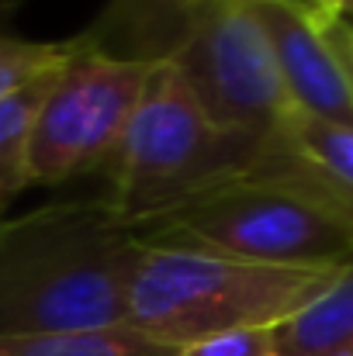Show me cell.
I'll use <instances>...</instances> for the list:
<instances>
[{
  "mask_svg": "<svg viewBox=\"0 0 353 356\" xmlns=\"http://www.w3.org/2000/svg\"><path fill=\"white\" fill-rule=\"evenodd\" d=\"M142 238L104 197L52 201L0 225V339L118 329Z\"/></svg>",
  "mask_w": 353,
  "mask_h": 356,
  "instance_id": "1",
  "label": "cell"
},
{
  "mask_svg": "<svg viewBox=\"0 0 353 356\" xmlns=\"http://www.w3.org/2000/svg\"><path fill=\"white\" fill-rule=\"evenodd\" d=\"M80 35L115 56L170 63L219 124L267 149L281 145L298 118L263 28L242 0H111Z\"/></svg>",
  "mask_w": 353,
  "mask_h": 356,
  "instance_id": "2",
  "label": "cell"
},
{
  "mask_svg": "<svg viewBox=\"0 0 353 356\" xmlns=\"http://www.w3.org/2000/svg\"><path fill=\"white\" fill-rule=\"evenodd\" d=\"M347 266H267L184 245L142 242L125 325L163 346L239 329H277L308 308Z\"/></svg>",
  "mask_w": 353,
  "mask_h": 356,
  "instance_id": "3",
  "label": "cell"
},
{
  "mask_svg": "<svg viewBox=\"0 0 353 356\" xmlns=\"http://www.w3.org/2000/svg\"><path fill=\"white\" fill-rule=\"evenodd\" d=\"M270 149L212 118L191 83L156 63L146 97L104 170V201L142 229L260 170Z\"/></svg>",
  "mask_w": 353,
  "mask_h": 356,
  "instance_id": "4",
  "label": "cell"
},
{
  "mask_svg": "<svg viewBox=\"0 0 353 356\" xmlns=\"http://www.w3.org/2000/svg\"><path fill=\"white\" fill-rule=\"evenodd\" d=\"M135 236L267 266H353V222L281 149H270L256 173L135 229Z\"/></svg>",
  "mask_w": 353,
  "mask_h": 356,
  "instance_id": "5",
  "label": "cell"
},
{
  "mask_svg": "<svg viewBox=\"0 0 353 356\" xmlns=\"http://www.w3.org/2000/svg\"><path fill=\"white\" fill-rule=\"evenodd\" d=\"M156 63L115 56L84 35L49 80L28 145L31 187H63L104 173L139 111Z\"/></svg>",
  "mask_w": 353,
  "mask_h": 356,
  "instance_id": "6",
  "label": "cell"
},
{
  "mask_svg": "<svg viewBox=\"0 0 353 356\" xmlns=\"http://www.w3.org/2000/svg\"><path fill=\"white\" fill-rule=\"evenodd\" d=\"M274 52L298 115L353 128V80L322 21L305 0H242Z\"/></svg>",
  "mask_w": 353,
  "mask_h": 356,
  "instance_id": "7",
  "label": "cell"
},
{
  "mask_svg": "<svg viewBox=\"0 0 353 356\" xmlns=\"http://www.w3.org/2000/svg\"><path fill=\"white\" fill-rule=\"evenodd\" d=\"M274 149H281L319 187V194L353 222V128L298 115L284 142Z\"/></svg>",
  "mask_w": 353,
  "mask_h": 356,
  "instance_id": "8",
  "label": "cell"
},
{
  "mask_svg": "<svg viewBox=\"0 0 353 356\" xmlns=\"http://www.w3.org/2000/svg\"><path fill=\"white\" fill-rule=\"evenodd\" d=\"M277 356H353V266L326 294L274 329Z\"/></svg>",
  "mask_w": 353,
  "mask_h": 356,
  "instance_id": "9",
  "label": "cell"
},
{
  "mask_svg": "<svg viewBox=\"0 0 353 356\" xmlns=\"http://www.w3.org/2000/svg\"><path fill=\"white\" fill-rule=\"evenodd\" d=\"M0 356H177V350L142 336L132 325H118L97 332L0 339Z\"/></svg>",
  "mask_w": 353,
  "mask_h": 356,
  "instance_id": "10",
  "label": "cell"
},
{
  "mask_svg": "<svg viewBox=\"0 0 353 356\" xmlns=\"http://www.w3.org/2000/svg\"><path fill=\"white\" fill-rule=\"evenodd\" d=\"M56 76V73H52ZM38 80L14 97L0 101V215H7V204L31 187L28 180V145H31V128L42 104V94L49 80Z\"/></svg>",
  "mask_w": 353,
  "mask_h": 356,
  "instance_id": "11",
  "label": "cell"
},
{
  "mask_svg": "<svg viewBox=\"0 0 353 356\" xmlns=\"http://www.w3.org/2000/svg\"><path fill=\"white\" fill-rule=\"evenodd\" d=\"M66 56H70V38L66 42H31L17 35H0V101L52 76L66 63Z\"/></svg>",
  "mask_w": 353,
  "mask_h": 356,
  "instance_id": "12",
  "label": "cell"
},
{
  "mask_svg": "<svg viewBox=\"0 0 353 356\" xmlns=\"http://www.w3.org/2000/svg\"><path fill=\"white\" fill-rule=\"evenodd\" d=\"M177 356H277L274 329H239L180 346Z\"/></svg>",
  "mask_w": 353,
  "mask_h": 356,
  "instance_id": "13",
  "label": "cell"
},
{
  "mask_svg": "<svg viewBox=\"0 0 353 356\" xmlns=\"http://www.w3.org/2000/svg\"><path fill=\"white\" fill-rule=\"evenodd\" d=\"M308 7L315 14H322V17H329V21H336V24L353 31V0H308Z\"/></svg>",
  "mask_w": 353,
  "mask_h": 356,
  "instance_id": "14",
  "label": "cell"
},
{
  "mask_svg": "<svg viewBox=\"0 0 353 356\" xmlns=\"http://www.w3.org/2000/svg\"><path fill=\"white\" fill-rule=\"evenodd\" d=\"M322 21H326V28H329V35H333V42H336V49H340V56H343V63H347V73H350V80H353V52H350V45H347L343 24H336V21H329V17H322Z\"/></svg>",
  "mask_w": 353,
  "mask_h": 356,
  "instance_id": "15",
  "label": "cell"
},
{
  "mask_svg": "<svg viewBox=\"0 0 353 356\" xmlns=\"http://www.w3.org/2000/svg\"><path fill=\"white\" fill-rule=\"evenodd\" d=\"M21 3H24V0H0V17H3V14H14Z\"/></svg>",
  "mask_w": 353,
  "mask_h": 356,
  "instance_id": "16",
  "label": "cell"
},
{
  "mask_svg": "<svg viewBox=\"0 0 353 356\" xmlns=\"http://www.w3.org/2000/svg\"><path fill=\"white\" fill-rule=\"evenodd\" d=\"M343 35H347V45H350V52H353V31L350 28H343Z\"/></svg>",
  "mask_w": 353,
  "mask_h": 356,
  "instance_id": "17",
  "label": "cell"
},
{
  "mask_svg": "<svg viewBox=\"0 0 353 356\" xmlns=\"http://www.w3.org/2000/svg\"><path fill=\"white\" fill-rule=\"evenodd\" d=\"M3 218H7V215H0V225H3Z\"/></svg>",
  "mask_w": 353,
  "mask_h": 356,
  "instance_id": "18",
  "label": "cell"
},
{
  "mask_svg": "<svg viewBox=\"0 0 353 356\" xmlns=\"http://www.w3.org/2000/svg\"><path fill=\"white\" fill-rule=\"evenodd\" d=\"M305 3H308V0H305Z\"/></svg>",
  "mask_w": 353,
  "mask_h": 356,
  "instance_id": "19",
  "label": "cell"
}]
</instances>
